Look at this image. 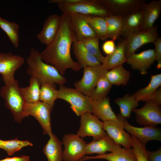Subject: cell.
I'll return each mask as SVG.
<instances>
[{"label":"cell","instance_id":"cell-32","mask_svg":"<svg viewBox=\"0 0 161 161\" xmlns=\"http://www.w3.org/2000/svg\"><path fill=\"white\" fill-rule=\"evenodd\" d=\"M85 16L87 22L99 39L104 40L108 38L104 17L89 15Z\"/></svg>","mask_w":161,"mask_h":161},{"label":"cell","instance_id":"cell-9","mask_svg":"<svg viewBox=\"0 0 161 161\" xmlns=\"http://www.w3.org/2000/svg\"><path fill=\"white\" fill-rule=\"evenodd\" d=\"M118 120L103 122L104 130L117 144L124 148H131L132 140L131 136L124 130V120L125 118L119 114L117 115Z\"/></svg>","mask_w":161,"mask_h":161},{"label":"cell","instance_id":"cell-41","mask_svg":"<svg viewBox=\"0 0 161 161\" xmlns=\"http://www.w3.org/2000/svg\"><path fill=\"white\" fill-rule=\"evenodd\" d=\"M148 158L149 161H161V148L154 151L147 149Z\"/></svg>","mask_w":161,"mask_h":161},{"label":"cell","instance_id":"cell-22","mask_svg":"<svg viewBox=\"0 0 161 161\" xmlns=\"http://www.w3.org/2000/svg\"><path fill=\"white\" fill-rule=\"evenodd\" d=\"M91 113L103 122L118 120V118L112 110L109 97L92 100Z\"/></svg>","mask_w":161,"mask_h":161},{"label":"cell","instance_id":"cell-26","mask_svg":"<svg viewBox=\"0 0 161 161\" xmlns=\"http://www.w3.org/2000/svg\"><path fill=\"white\" fill-rule=\"evenodd\" d=\"M49 137V139L43 150L48 161H63L62 142L53 133Z\"/></svg>","mask_w":161,"mask_h":161},{"label":"cell","instance_id":"cell-2","mask_svg":"<svg viewBox=\"0 0 161 161\" xmlns=\"http://www.w3.org/2000/svg\"><path fill=\"white\" fill-rule=\"evenodd\" d=\"M28 65L27 73L37 79L40 85L45 83L64 85L66 82L65 78L53 66L45 62L40 52L32 48L26 59Z\"/></svg>","mask_w":161,"mask_h":161},{"label":"cell","instance_id":"cell-35","mask_svg":"<svg viewBox=\"0 0 161 161\" xmlns=\"http://www.w3.org/2000/svg\"><path fill=\"white\" fill-rule=\"evenodd\" d=\"M32 145V143L30 142L19 140L17 138L6 140L0 139V148L5 151L9 156L13 154L24 147Z\"/></svg>","mask_w":161,"mask_h":161},{"label":"cell","instance_id":"cell-14","mask_svg":"<svg viewBox=\"0 0 161 161\" xmlns=\"http://www.w3.org/2000/svg\"><path fill=\"white\" fill-rule=\"evenodd\" d=\"M24 62L21 56L12 52L0 53V74L5 84L14 79V74Z\"/></svg>","mask_w":161,"mask_h":161},{"label":"cell","instance_id":"cell-29","mask_svg":"<svg viewBox=\"0 0 161 161\" xmlns=\"http://www.w3.org/2000/svg\"><path fill=\"white\" fill-rule=\"evenodd\" d=\"M114 102L119 106L120 114L126 118H129L132 112L139 105L134 94H126L122 97L116 98Z\"/></svg>","mask_w":161,"mask_h":161},{"label":"cell","instance_id":"cell-1","mask_svg":"<svg viewBox=\"0 0 161 161\" xmlns=\"http://www.w3.org/2000/svg\"><path fill=\"white\" fill-rule=\"evenodd\" d=\"M60 27L53 41L40 52L43 60L54 66L62 75L68 69L77 72L81 68L71 58L70 49L76 37L70 25L68 15L62 14Z\"/></svg>","mask_w":161,"mask_h":161},{"label":"cell","instance_id":"cell-31","mask_svg":"<svg viewBox=\"0 0 161 161\" xmlns=\"http://www.w3.org/2000/svg\"><path fill=\"white\" fill-rule=\"evenodd\" d=\"M104 18L108 37L114 41L118 39L122 32V18L111 14Z\"/></svg>","mask_w":161,"mask_h":161},{"label":"cell","instance_id":"cell-11","mask_svg":"<svg viewBox=\"0 0 161 161\" xmlns=\"http://www.w3.org/2000/svg\"><path fill=\"white\" fill-rule=\"evenodd\" d=\"M80 126L77 134L81 138L91 136L97 140L107 134L103 128V122L90 112L80 116Z\"/></svg>","mask_w":161,"mask_h":161},{"label":"cell","instance_id":"cell-16","mask_svg":"<svg viewBox=\"0 0 161 161\" xmlns=\"http://www.w3.org/2000/svg\"><path fill=\"white\" fill-rule=\"evenodd\" d=\"M124 125L126 130L145 145L150 141H161V131L156 126L135 127L129 124L126 118L124 120Z\"/></svg>","mask_w":161,"mask_h":161},{"label":"cell","instance_id":"cell-12","mask_svg":"<svg viewBox=\"0 0 161 161\" xmlns=\"http://www.w3.org/2000/svg\"><path fill=\"white\" fill-rule=\"evenodd\" d=\"M158 26L145 30H141L128 35L127 40L126 56L127 58L135 53V51L143 45L148 43L154 44L159 37Z\"/></svg>","mask_w":161,"mask_h":161},{"label":"cell","instance_id":"cell-20","mask_svg":"<svg viewBox=\"0 0 161 161\" xmlns=\"http://www.w3.org/2000/svg\"><path fill=\"white\" fill-rule=\"evenodd\" d=\"M121 36L126 38L129 35L141 30L143 21L142 8L122 18Z\"/></svg>","mask_w":161,"mask_h":161},{"label":"cell","instance_id":"cell-23","mask_svg":"<svg viewBox=\"0 0 161 161\" xmlns=\"http://www.w3.org/2000/svg\"><path fill=\"white\" fill-rule=\"evenodd\" d=\"M95 159L108 161H137L132 148L126 149L121 147L109 153L99 154L94 156H84L79 161Z\"/></svg>","mask_w":161,"mask_h":161},{"label":"cell","instance_id":"cell-8","mask_svg":"<svg viewBox=\"0 0 161 161\" xmlns=\"http://www.w3.org/2000/svg\"><path fill=\"white\" fill-rule=\"evenodd\" d=\"M113 15L123 18L133 12L141 9L144 0H93Z\"/></svg>","mask_w":161,"mask_h":161},{"label":"cell","instance_id":"cell-37","mask_svg":"<svg viewBox=\"0 0 161 161\" xmlns=\"http://www.w3.org/2000/svg\"><path fill=\"white\" fill-rule=\"evenodd\" d=\"M112 85L105 75L101 78L90 97L92 100L100 99L107 97Z\"/></svg>","mask_w":161,"mask_h":161},{"label":"cell","instance_id":"cell-33","mask_svg":"<svg viewBox=\"0 0 161 161\" xmlns=\"http://www.w3.org/2000/svg\"><path fill=\"white\" fill-rule=\"evenodd\" d=\"M55 84L45 83L41 85L40 101L45 102L53 108L55 100L58 99V90Z\"/></svg>","mask_w":161,"mask_h":161},{"label":"cell","instance_id":"cell-40","mask_svg":"<svg viewBox=\"0 0 161 161\" xmlns=\"http://www.w3.org/2000/svg\"><path fill=\"white\" fill-rule=\"evenodd\" d=\"M114 41L112 40H108L106 41L103 44V51L107 55L111 54L115 50L116 46Z\"/></svg>","mask_w":161,"mask_h":161},{"label":"cell","instance_id":"cell-4","mask_svg":"<svg viewBox=\"0 0 161 161\" xmlns=\"http://www.w3.org/2000/svg\"><path fill=\"white\" fill-rule=\"evenodd\" d=\"M49 3H56L63 14L78 13L84 15L105 17L112 14L106 9L93 0H79L77 2L66 3L50 0Z\"/></svg>","mask_w":161,"mask_h":161},{"label":"cell","instance_id":"cell-43","mask_svg":"<svg viewBox=\"0 0 161 161\" xmlns=\"http://www.w3.org/2000/svg\"><path fill=\"white\" fill-rule=\"evenodd\" d=\"M0 161H30V159L29 157L24 155L12 157H6L3 159L0 160Z\"/></svg>","mask_w":161,"mask_h":161},{"label":"cell","instance_id":"cell-3","mask_svg":"<svg viewBox=\"0 0 161 161\" xmlns=\"http://www.w3.org/2000/svg\"><path fill=\"white\" fill-rule=\"evenodd\" d=\"M0 95L5 101V106L12 113L15 121L21 123L25 117L24 109L26 103L18 81L14 78L1 87Z\"/></svg>","mask_w":161,"mask_h":161},{"label":"cell","instance_id":"cell-10","mask_svg":"<svg viewBox=\"0 0 161 161\" xmlns=\"http://www.w3.org/2000/svg\"><path fill=\"white\" fill-rule=\"evenodd\" d=\"M62 143L64 147L63 151L64 161H79L86 154V143L77 134H65L63 137Z\"/></svg>","mask_w":161,"mask_h":161},{"label":"cell","instance_id":"cell-36","mask_svg":"<svg viewBox=\"0 0 161 161\" xmlns=\"http://www.w3.org/2000/svg\"><path fill=\"white\" fill-rule=\"evenodd\" d=\"M99 38L97 37L84 38L78 40L92 54L96 57L102 63L105 57L101 52L99 46Z\"/></svg>","mask_w":161,"mask_h":161},{"label":"cell","instance_id":"cell-6","mask_svg":"<svg viewBox=\"0 0 161 161\" xmlns=\"http://www.w3.org/2000/svg\"><path fill=\"white\" fill-rule=\"evenodd\" d=\"M82 78L74 83L75 89L89 97L100 79L108 71L102 65L88 66L83 68Z\"/></svg>","mask_w":161,"mask_h":161},{"label":"cell","instance_id":"cell-28","mask_svg":"<svg viewBox=\"0 0 161 161\" xmlns=\"http://www.w3.org/2000/svg\"><path fill=\"white\" fill-rule=\"evenodd\" d=\"M130 73L123 65L114 67L108 70L105 76L112 85H126L129 80Z\"/></svg>","mask_w":161,"mask_h":161},{"label":"cell","instance_id":"cell-5","mask_svg":"<svg viewBox=\"0 0 161 161\" xmlns=\"http://www.w3.org/2000/svg\"><path fill=\"white\" fill-rule=\"evenodd\" d=\"M58 98L64 100L71 105V107L78 116L86 112L92 113V100L76 89L60 86Z\"/></svg>","mask_w":161,"mask_h":161},{"label":"cell","instance_id":"cell-25","mask_svg":"<svg viewBox=\"0 0 161 161\" xmlns=\"http://www.w3.org/2000/svg\"><path fill=\"white\" fill-rule=\"evenodd\" d=\"M72 45L73 52L77 62L82 68L101 64L99 60L89 52L81 42L76 39Z\"/></svg>","mask_w":161,"mask_h":161},{"label":"cell","instance_id":"cell-18","mask_svg":"<svg viewBox=\"0 0 161 161\" xmlns=\"http://www.w3.org/2000/svg\"><path fill=\"white\" fill-rule=\"evenodd\" d=\"M68 15L70 27L76 39L97 37L86 21L85 15L78 13H72Z\"/></svg>","mask_w":161,"mask_h":161},{"label":"cell","instance_id":"cell-42","mask_svg":"<svg viewBox=\"0 0 161 161\" xmlns=\"http://www.w3.org/2000/svg\"><path fill=\"white\" fill-rule=\"evenodd\" d=\"M159 106L161 105V88H158L149 100Z\"/></svg>","mask_w":161,"mask_h":161},{"label":"cell","instance_id":"cell-7","mask_svg":"<svg viewBox=\"0 0 161 161\" xmlns=\"http://www.w3.org/2000/svg\"><path fill=\"white\" fill-rule=\"evenodd\" d=\"M53 108L48 104L41 101L25 104V117L31 115L38 122L43 130V134L49 136L53 134L52 129L51 113Z\"/></svg>","mask_w":161,"mask_h":161},{"label":"cell","instance_id":"cell-15","mask_svg":"<svg viewBox=\"0 0 161 161\" xmlns=\"http://www.w3.org/2000/svg\"><path fill=\"white\" fill-rule=\"evenodd\" d=\"M156 60L154 49H149L138 53H134L127 58L126 62L132 68L140 71L141 74L148 73L147 69Z\"/></svg>","mask_w":161,"mask_h":161},{"label":"cell","instance_id":"cell-38","mask_svg":"<svg viewBox=\"0 0 161 161\" xmlns=\"http://www.w3.org/2000/svg\"><path fill=\"white\" fill-rule=\"evenodd\" d=\"M132 140V149L137 161H149L146 145L133 135L131 134Z\"/></svg>","mask_w":161,"mask_h":161},{"label":"cell","instance_id":"cell-21","mask_svg":"<svg viewBox=\"0 0 161 161\" xmlns=\"http://www.w3.org/2000/svg\"><path fill=\"white\" fill-rule=\"evenodd\" d=\"M121 145L116 143L108 134L97 140L86 143V154H101L107 151L112 152L120 148Z\"/></svg>","mask_w":161,"mask_h":161},{"label":"cell","instance_id":"cell-24","mask_svg":"<svg viewBox=\"0 0 161 161\" xmlns=\"http://www.w3.org/2000/svg\"><path fill=\"white\" fill-rule=\"evenodd\" d=\"M142 9L143 21L141 30H145L152 28L159 17L161 12V0H154L145 3Z\"/></svg>","mask_w":161,"mask_h":161},{"label":"cell","instance_id":"cell-27","mask_svg":"<svg viewBox=\"0 0 161 161\" xmlns=\"http://www.w3.org/2000/svg\"><path fill=\"white\" fill-rule=\"evenodd\" d=\"M161 85V74L151 75L148 85L134 94L136 99L138 102L149 100Z\"/></svg>","mask_w":161,"mask_h":161},{"label":"cell","instance_id":"cell-34","mask_svg":"<svg viewBox=\"0 0 161 161\" xmlns=\"http://www.w3.org/2000/svg\"><path fill=\"white\" fill-rule=\"evenodd\" d=\"M0 27L6 34L14 46L18 48L19 42L18 25L0 16Z\"/></svg>","mask_w":161,"mask_h":161},{"label":"cell","instance_id":"cell-19","mask_svg":"<svg viewBox=\"0 0 161 161\" xmlns=\"http://www.w3.org/2000/svg\"><path fill=\"white\" fill-rule=\"evenodd\" d=\"M126 38L121 39L116 46L114 52L105 57L102 65L105 69L109 70L116 66L123 65L126 62Z\"/></svg>","mask_w":161,"mask_h":161},{"label":"cell","instance_id":"cell-39","mask_svg":"<svg viewBox=\"0 0 161 161\" xmlns=\"http://www.w3.org/2000/svg\"><path fill=\"white\" fill-rule=\"evenodd\" d=\"M156 56V60L157 62V68L160 69L161 68V38L159 37L154 43Z\"/></svg>","mask_w":161,"mask_h":161},{"label":"cell","instance_id":"cell-17","mask_svg":"<svg viewBox=\"0 0 161 161\" xmlns=\"http://www.w3.org/2000/svg\"><path fill=\"white\" fill-rule=\"evenodd\" d=\"M61 20V16L54 14L45 19L41 31L37 38L40 42L47 46L54 40L58 31Z\"/></svg>","mask_w":161,"mask_h":161},{"label":"cell","instance_id":"cell-30","mask_svg":"<svg viewBox=\"0 0 161 161\" xmlns=\"http://www.w3.org/2000/svg\"><path fill=\"white\" fill-rule=\"evenodd\" d=\"M41 85L35 78L31 77L29 85L20 87L21 92L27 103H33L40 101Z\"/></svg>","mask_w":161,"mask_h":161},{"label":"cell","instance_id":"cell-13","mask_svg":"<svg viewBox=\"0 0 161 161\" xmlns=\"http://www.w3.org/2000/svg\"><path fill=\"white\" fill-rule=\"evenodd\" d=\"M144 105L132 111L135 114L136 122L145 126H156L161 124V108L160 106L150 100L145 101Z\"/></svg>","mask_w":161,"mask_h":161}]
</instances>
